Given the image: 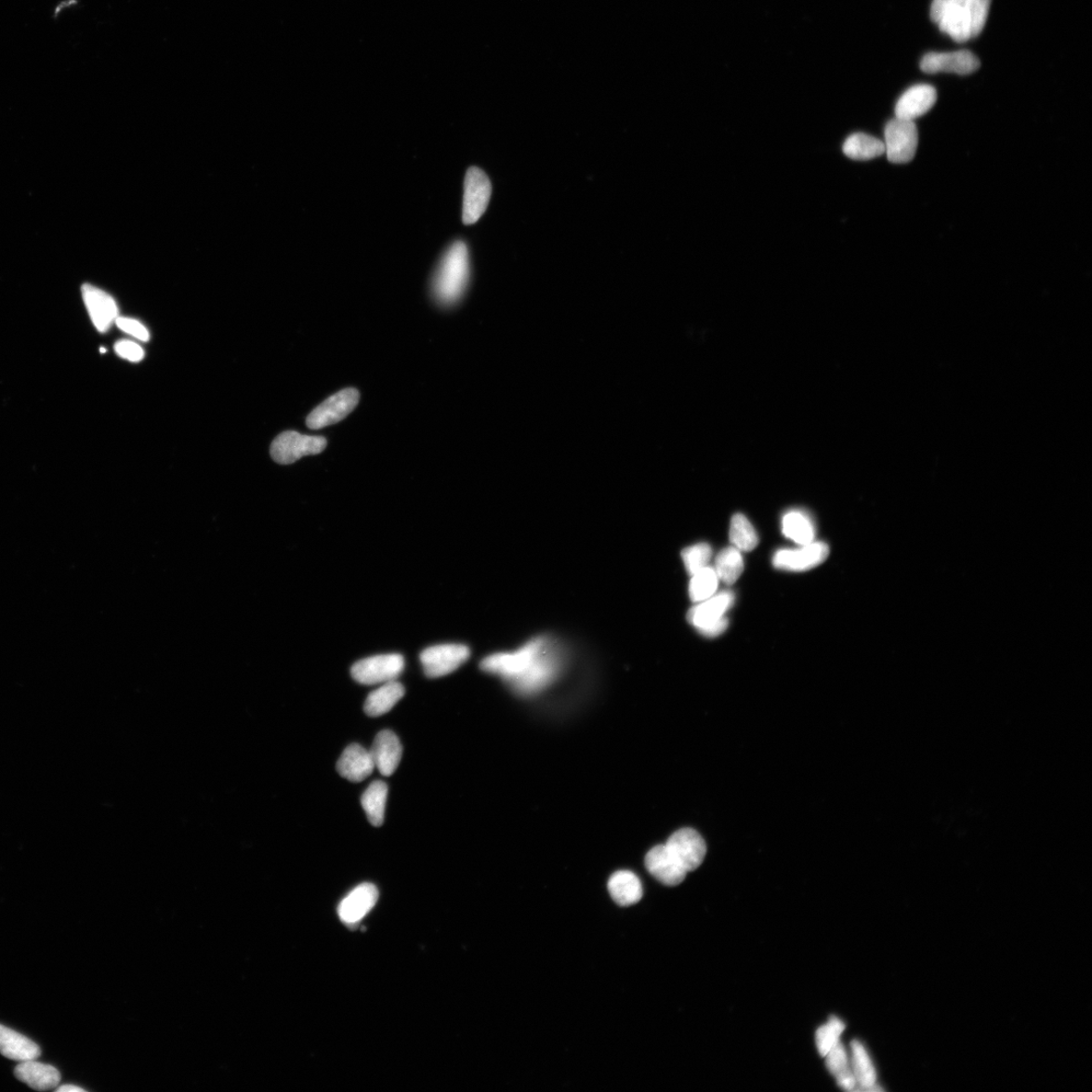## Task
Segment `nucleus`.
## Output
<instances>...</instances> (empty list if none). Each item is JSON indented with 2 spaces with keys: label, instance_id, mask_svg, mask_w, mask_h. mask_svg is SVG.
I'll return each instance as SVG.
<instances>
[{
  "label": "nucleus",
  "instance_id": "aec40b11",
  "mask_svg": "<svg viewBox=\"0 0 1092 1092\" xmlns=\"http://www.w3.org/2000/svg\"><path fill=\"white\" fill-rule=\"evenodd\" d=\"M16 1077L34 1090H49L60 1084L61 1074L51 1065L34 1060L20 1062L15 1069Z\"/></svg>",
  "mask_w": 1092,
  "mask_h": 1092
},
{
  "label": "nucleus",
  "instance_id": "c756f323",
  "mask_svg": "<svg viewBox=\"0 0 1092 1092\" xmlns=\"http://www.w3.org/2000/svg\"><path fill=\"white\" fill-rule=\"evenodd\" d=\"M718 582L715 569L707 567L699 571L689 585L690 599L696 604L709 599L717 593Z\"/></svg>",
  "mask_w": 1092,
  "mask_h": 1092
},
{
  "label": "nucleus",
  "instance_id": "f8f14e48",
  "mask_svg": "<svg viewBox=\"0 0 1092 1092\" xmlns=\"http://www.w3.org/2000/svg\"><path fill=\"white\" fill-rule=\"evenodd\" d=\"M830 555L829 546L811 543L798 549H782L773 558L776 569L788 572H804L822 565Z\"/></svg>",
  "mask_w": 1092,
  "mask_h": 1092
},
{
  "label": "nucleus",
  "instance_id": "6ab92c4d",
  "mask_svg": "<svg viewBox=\"0 0 1092 1092\" xmlns=\"http://www.w3.org/2000/svg\"><path fill=\"white\" fill-rule=\"evenodd\" d=\"M375 768L371 752L358 743L345 749L337 763L338 773L351 782H362L370 777Z\"/></svg>",
  "mask_w": 1092,
  "mask_h": 1092
},
{
  "label": "nucleus",
  "instance_id": "f257e3e1",
  "mask_svg": "<svg viewBox=\"0 0 1092 1092\" xmlns=\"http://www.w3.org/2000/svg\"><path fill=\"white\" fill-rule=\"evenodd\" d=\"M559 648L549 638H535L514 651L489 655L480 669L501 677L517 693L530 695L556 679L562 660Z\"/></svg>",
  "mask_w": 1092,
  "mask_h": 1092
},
{
  "label": "nucleus",
  "instance_id": "4be33fe9",
  "mask_svg": "<svg viewBox=\"0 0 1092 1092\" xmlns=\"http://www.w3.org/2000/svg\"><path fill=\"white\" fill-rule=\"evenodd\" d=\"M608 890L613 901L620 906L638 903L643 894L642 885L635 873L618 871L609 879Z\"/></svg>",
  "mask_w": 1092,
  "mask_h": 1092
},
{
  "label": "nucleus",
  "instance_id": "7ed1b4c3",
  "mask_svg": "<svg viewBox=\"0 0 1092 1092\" xmlns=\"http://www.w3.org/2000/svg\"><path fill=\"white\" fill-rule=\"evenodd\" d=\"M469 280L467 245L456 241L446 251L433 280V294L441 305L450 307L461 300Z\"/></svg>",
  "mask_w": 1092,
  "mask_h": 1092
},
{
  "label": "nucleus",
  "instance_id": "a211bd4d",
  "mask_svg": "<svg viewBox=\"0 0 1092 1092\" xmlns=\"http://www.w3.org/2000/svg\"><path fill=\"white\" fill-rule=\"evenodd\" d=\"M370 752L375 767L379 773L388 777L395 773L401 762L403 748L393 731L383 730L376 735Z\"/></svg>",
  "mask_w": 1092,
  "mask_h": 1092
},
{
  "label": "nucleus",
  "instance_id": "f03ea898",
  "mask_svg": "<svg viewBox=\"0 0 1092 1092\" xmlns=\"http://www.w3.org/2000/svg\"><path fill=\"white\" fill-rule=\"evenodd\" d=\"M991 4L992 0H934L930 18L951 39L964 43L980 36Z\"/></svg>",
  "mask_w": 1092,
  "mask_h": 1092
},
{
  "label": "nucleus",
  "instance_id": "473e14b6",
  "mask_svg": "<svg viewBox=\"0 0 1092 1092\" xmlns=\"http://www.w3.org/2000/svg\"><path fill=\"white\" fill-rule=\"evenodd\" d=\"M825 1063L829 1072L835 1077L841 1074L850 1067L848 1053L844 1045L840 1042L824 1056Z\"/></svg>",
  "mask_w": 1092,
  "mask_h": 1092
},
{
  "label": "nucleus",
  "instance_id": "2f4dec72",
  "mask_svg": "<svg viewBox=\"0 0 1092 1092\" xmlns=\"http://www.w3.org/2000/svg\"><path fill=\"white\" fill-rule=\"evenodd\" d=\"M711 557L712 548L704 543L689 546L682 551L684 565L690 576L707 568Z\"/></svg>",
  "mask_w": 1092,
  "mask_h": 1092
},
{
  "label": "nucleus",
  "instance_id": "cd10ccee",
  "mask_svg": "<svg viewBox=\"0 0 1092 1092\" xmlns=\"http://www.w3.org/2000/svg\"><path fill=\"white\" fill-rule=\"evenodd\" d=\"M741 551L734 546L724 548L716 559L715 571L719 581L727 585L737 582L743 572Z\"/></svg>",
  "mask_w": 1092,
  "mask_h": 1092
},
{
  "label": "nucleus",
  "instance_id": "9d476101",
  "mask_svg": "<svg viewBox=\"0 0 1092 1092\" xmlns=\"http://www.w3.org/2000/svg\"><path fill=\"white\" fill-rule=\"evenodd\" d=\"M491 194L492 185L485 172L478 167H470L465 178L463 206L465 225H473L480 220L488 208Z\"/></svg>",
  "mask_w": 1092,
  "mask_h": 1092
},
{
  "label": "nucleus",
  "instance_id": "39448f33",
  "mask_svg": "<svg viewBox=\"0 0 1092 1092\" xmlns=\"http://www.w3.org/2000/svg\"><path fill=\"white\" fill-rule=\"evenodd\" d=\"M327 440L323 436L304 435L296 431H285L273 441L270 454L275 463L292 465L308 455H316L325 451Z\"/></svg>",
  "mask_w": 1092,
  "mask_h": 1092
},
{
  "label": "nucleus",
  "instance_id": "f704fd0d",
  "mask_svg": "<svg viewBox=\"0 0 1092 1092\" xmlns=\"http://www.w3.org/2000/svg\"><path fill=\"white\" fill-rule=\"evenodd\" d=\"M114 350L120 358L131 362H139L144 359V350L139 344L130 340H121L114 344Z\"/></svg>",
  "mask_w": 1092,
  "mask_h": 1092
},
{
  "label": "nucleus",
  "instance_id": "393cba45",
  "mask_svg": "<svg viewBox=\"0 0 1092 1092\" xmlns=\"http://www.w3.org/2000/svg\"><path fill=\"white\" fill-rule=\"evenodd\" d=\"M782 532L800 546L813 543L815 537V527L810 516L801 510H792L783 516Z\"/></svg>",
  "mask_w": 1092,
  "mask_h": 1092
},
{
  "label": "nucleus",
  "instance_id": "1a4fd4ad",
  "mask_svg": "<svg viewBox=\"0 0 1092 1092\" xmlns=\"http://www.w3.org/2000/svg\"><path fill=\"white\" fill-rule=\"evenodd\" d=\"M469 649L458 643H447L424 650L420 655L424 673L431 679L450 675L468 660Z\"/></svg>",
  "mask_w": 1092,
  "mask_h": 1092
},
{
  "label": "nucleus",
  "instance_id": "c9c22d12",
  "mask_svg": "<svg viewBox=\"0 0 1092 1092\" xmlns=\"http://www.w3.org/2000/svg\"><path fill=\"white\" fill-rule=\"evenodd\" d=\"M838 1086L847 1091H853L857 1089V1080L853 1072L852 1066L847 1071L835 1076Z\"/></svg>",
  "mask_w": 1092,
  "mask_h": 1092
},
{
  "label": "nucleus",
  "instance_id": "6e6552de",
  "mask_svg": "<svg viewBox=\"0 0 1092 1092\" xmlns=\"http://www.w3.org/2000/svg\"><path fill=\"white\" fill-rule=\"evenodd\" d=\"M361 394L354 388H344L316 407L307 418L309 429L319 430L347 418L359 405Z\"/></svg>",
  "mask_w": 1092,
  "mask_h": 1092
},
{
  "label": "nucleus",
  "instance_id": "bb28decb",
  "mask_svg": "<svg viewBox=\"0 0 1092 1092\" xmlns=\"http://www.w3.org/2000/svg\"><path fill=\"white\" fill-rule=\"evenodd\" d=\"M388 786L383 781H375L362 797V808L370 822L382 826L385 821Z\"/></svg>",
  "mask_w": 1092,
  "mask_h": 1092
},
{
  "label": "nucleus",
  "instance_id": "dca6fc26",
  "mask_svg": "<svg viewBox=\"0 0 1092 1092\" xmlns=\"http://www.w3.org/2000/svg\"><path fill=\"white\" fill-rule=\"evenodd\" d=\"M646 866L651 875L666 887H677L687 875V872L665 845L654 847L650 850L646 857Z\"/></svg>",
  "mask_w": 1092,
  "mask_h": 1092
},
{
  "label": "nucleus",
  "instance_id": "423d86ee",
  "mask_svg": "<svg viewBox=\"0 0 1092 1092\" xmlns=\"http://www.w3.org/2000/svg\"><path fill=\"white\" fill-rule=\"evenodd\" d=\"M404 668L403 655L379 654L355 663L351 668V675L356 682L363 685L385 684L395 681Z\"/></svg>",
  "mask_w": 1092,
  "mask_h": 1092
},
{
  "label": "nucleus",
  "instance_id": "e433bc0d",
  "mask_svg": "<svg viewBox=\"0 0 1092 1092\" xmlns=\"http://www.w3.org/2000/svg\"><path fill=\"white\" fill-rule=\"evenodd\" d=\"M56 1091H59V1092H69V1091H72V1092H76V1091H78V1092H85L86 1090H85L84 1088H82V1087H78V1086H73V1085H65V1086H61V1087H56Z\"/></svg>",
  "mask_w": 1092,
  "mask_h": 1092
},
{
  "label": "nucleus",
  "instance_id": "2eb2a0df",
  "mask_svg": "<svg viewBox=\"0 0 1092 1092\" xmlns=\"http://www.w3.org/2000/svg\"><path fill=\"white\" fill-rule=\"evenodd\" d=\"M378 900V890L372 883H362L354 888L339 904L341 921L349 926L359 924L369 914Z\"/></svg>",
  "mask_w": 1092,
  "mask_h": 1092
},
{
  "label": "nucleus",
  "instance_id": "4468645a",
  "mask_svg": "<svg viewBox=\"0 0 1092 1092\" xmlns=\"http://www.w3.org/2000/svg\"><path fill=\"white\" fill-rule=\"evenodd\" d=\"M83 296L89 317L97 330L107 332L119 317L116 301L98 287L91 284L83 286Z\"/></svg>",
  "mask_w": 1092,
  "mask_h": 1092
},
{
  "label": "nucleus",
  "instance_id": "9b49d317",
  "mask_svg": "<svg viewBox=\"0 0 1092 1092\" xmlns=\"http://www.w3.org/2000/svg\"><path fill=\"white\" fill-rule=\"evenodd\" d=\"M665 847L687 873L704 863L707 850L704 837L692 829L677 831L669 837Z\"/></svg>",
  "mask_w": 1092,
  "mask_h": 1092
},
{
  "label": "nucleus",
  "instance_id": "b1692460",
  "mask_svg": "<svg viewBox=\"0 0 1092 1092\" xmlns=\"http://www.w3.org/2000/svg\"><path fill=\"white\" fill-rule=\"evenodd\" d=\"M850 1049H852V1063H850V1066H852L859 1090H881L877 1085L875 1067H874L870 1055L863 1044L859 1041H853L850 1043Z\"/></svg>",
  "mask_w": 1092,
  "mask_h": 1092
},
{
  "label": "nucleus",
  "instance_id": "f3484780",
  "mask_svg": "<svg viewBox=\"0 0 1092 1092\" xmlns=\"http://www.w3.org/2000/svg\"><path fill=\"white\" fill-rule=\"evenodd\" d=\"M936 101L935 87L928 85L914 86L907 89L896 103V118L914 122L932 109Z\"/></svg>",
  "mask_w": 1092,
  "mask_h": 1092
},
{
  "label": "nucleus",
  "instance_id": "c85d7f7f",
  "mask_svg": "<svg viewBox=\"0 0 1092 1092\" xmlns=\"http://www.w3.org/2000/svg\"><path fill=\"white\" fill-rule=\"evenodd\" d=\"M730 539L740 551H751L758 544L754 526L743 514H735L730 522Z\"/></svg>",
  "mask_w": 1092,
  "mask_h": 1092
},
{
  "label": "nucleus",
  "instance_id": "5701e85b",
  "mask_svg": "<svg viewBox=\"0 0 1092 1092\" xmlns=\"http://www.w3.org/2000/svg\"><path fill=\"white\" fill-rule=\"evenodd\" d=\"M405 695V688L397 681L385 683L381 688L375 690L364 704L365 714L372 717H381L399 703Z\"/></svg>",
  "mask_w": 1092,
  "mask_h": 1092
},
{
  "label": "nucleus",
  "instance_id": "20e7f679",
  "mask_svg": "<svg viewBox=\"0 0 1092 1092\" xmlns=\"http://www.w3.org/2000/svg\"><path fill=\"white\" fill-rule=\"evenodd\" d=\"M734 603V594L724 591L714 595L709 599L697 603L690 609L687 618L701 635L707 638H716L723 634L729 626V620L724 617Z\"/></svg>",
  "mask_w": 1092,
  "mask_h": 1092
},
{
  "label": "nucleus",
  "instance_id": "7c9ffc66",
  "mask_svg": "<svg viewBox=\"0 0 1092 1092\" xmlns=\"http://www.w3.org/2000/svg\"><path fill=\"white\" fill-rule=\"evenodd\" d=\"M845 1029L846 1026L840 1019L832 1017L826 1025L816 1032V1046H818L822 1057H824L837 1043L841 1042Z\"/></svg>",
  "mask_w": 1092,
  "mask_h": 1092
},
{
  "label": "nucleus",
  "instance_id": "0eeeda50",
  "mask_svg": "<svg viewBox=\"0 0 1092 1092\" xmlns=\"http://www.w3.org/2000/svg\"><path fill=\"white\" fill-rule=\"evenodd\" d=\"M885 154L892 164L911 163L918 145V133L913 121L895 118L885 126Z\"/></svg>",
  "mask_w": 1092,
  "mask_h": 1092
},
{
  "label": "nucleus",
  "instance_id": "a878e982",
  "mask_svg": "<svg viewBox=\"0 0 1092 1092\" xmlns=\"http://www.w3.org/2000/svg\"><path fill=\"white\" fill-rule=\"evenodd\" d=\"M843 151L850 159L871 160L885 154V145L875 137L857 133L848 138Z\"/></svg>",
  "mask_w": 1092,
  "mask_h": 1092
},
{
  "label": "nucleus",
  "instance_id": "4c0bfd02",
  "mask_svg": "<svg viewBox=\"0 0 1092 1092\" xmlns=\"http://www.w3.org/2000/svg\"><path fill=\"white\" fill-rule=\"evenodd\" d=\"M106 351H107V349H103V348L100 349V352H102V353L106 352Z\"/></svg>",
  "mask_w": 1092,
  "mask_h": 1092
},
{
  "label": "nucleus",
  "instance_id": "72a5a7b5",
  "mask_svg": "<svg viewBox=\"0 0 1092 1092\" xmlns=\"http://www.w3.org/2000/svg\"><path fill=\"white\" fill-rule=\"evenodd\" d=\"M116 325L119 327V329L126 333V335H129L138 340L148 341L151 339V335H149L148 329L141 323V322L138 320L118 317L116 320Z\"/></svg>",
  "mask_w": 1092,
  "mask_h": 1092
},
{
  "label": "nucleus",
  "instance_id": "ddd939ff",
  "mask_svg": "<svg viewBox=\"0 0 1092 1092\" xmlns=\"http://www.w3.org/2000/svg\"><path fill=\"white\" fill-rule=\"evenodd\" d=\"M980 67V59L968 50L928 53L921 62L922 71L926 73L951 72L968 75L975 72Z\"/></svg>",
  "mask_w": 1092,
  "mask_h": 1092
},
{
  "label": "nucleus",
  "instance_id": "412c9836",
  "mask_svg": "<svg viewBox=\"0 0 1092 1092\" xmlns=\"http://www.w3.org/2000/svg\"><path fill=\"white\" fill-rule=\"evenodd\" d=\"M0 1054L10 1060L24 1062L38 1059L41 1049L20 1033L0 1025Z\"/></svg>",
  "mask_w": 1092,
  "mask_h": 1092
}]
</instances>
